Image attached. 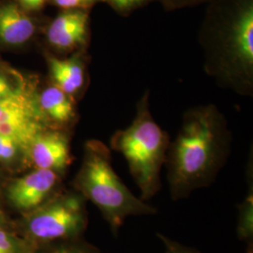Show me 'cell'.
<instances>
[{
  "mask_svg": "<svg viewBox=\"0 0 253 253\" xmlns=\"http://www.w3.org/2000/svg\"><path fill=\"white\" fill-rule=\"evenodd\" d=\"M231 144L227 118L216 105L188 109L164 164L172 199L187 198L210 186L226 164Z\"/></svg>",
  "mask_w": 253,
  "mask_h": 253,
  "instance_id": "6da1fadb",
  "label": "cell"
},
{
  "mask_svg": "<svg viewBox=\"0 0 253 253\" xmlns=\"http://www.w3.org/2000/svg\"><path fill=\"white\" fill-rule=\"evenodd\" d=\"M205 73L217 85L253 95V3L242 0L229 13L208 21L200 32Z\"/></svg>",
  "mask_w": 253,
  "mask_h": 253,
  "instance_id": "7a4b0ae2",
  "label": "cell"
},
{
  "mask_svg": "<svg viewBox=\"0 0 253 253\" xmlns=\"http://www.w3.org/2000/svg\"><path fill=\"white\" fill-rule=\"evenodd\" d=\"M171 143L169 134L156 122L149 109V91L136 106L135 118L126 128L110 139V149L119 152L140 190V198L148 201L162 188L161 172Z\"/></svg>",
  "mask_w": 253,
  "mask_h": 253,
  "instance_id": "3957f363",
  "label": "cell"
},
{
  "mask_svg": "<svg viewBox=\"0 0 253 253\" xmlns=\"http://www.w3.org/2000/svg\"><path fill=\"white\" fill-rule=\"evenodd\" d=\"M76 186L100 210L114 234L126 217L157 213V208L127 189L112 166L110 147L98 140H91L85 145Z\"/></svg>",
  "mask_w": 253,
  "mask_h": 253,
  "instance_id": "277c9868",
  "label": "cell"
},
{
  "mask_svg": "<svg viewBox=\"0 0 253 253\" xmlns=\"http://www.w3.org/2000/svg\"><path fill=\"white\" fill-rule=\"evenodd\" d=\"M85 225L86 214L81 197L67 194L37 209L27 221V231L36 240L49 242L74 237Z\"/></svg>",
  "mask_w": 253,
  "mask_h": 253,
  "instance_id": "5b68a950",
  "label": "cell"
},
{
  "mask_svg": "<svg viewBox=\"0 0 253 253\" xmlns=\"http://www.w3.org/2000/svg\"><path fill=\"white\" fill-rule=\"evenodd\" d=\"M50 45L60 52L84 49L89 40V12L87 9H64L46 30Z\"/></svg>",
  "mask_w": 253,
  "mask_h": 253,
  "instance_id": "8992f818",
  "label": "cell"
},
{
  "mask_svg": "<svg viewBox=\"0 0 253 253\" xmlns=\"http://www.w3.org/2000/svg\"><path fill=\"white\" fill-rule=\"evenodd\" d=\"M27 152L38 169L63 172L70 165L71 148L69 137L61 130L46 128L34 138Z\"/></svg>",
  "mask_w": 253,
  "mask_h": 253,
  "instance_id": "52a82bcc",
  "label": "cell"
},
{
  "mask_svg": "<svg viewBox=\"0 0 253 253\" xmlns=\"http://www.w3.org/2000/svg\"><path fill=\"white\" fill-rule=\"evenodd\" d=\"M58 173L52 170L38 169L14 181L8 190L10 203L18 209L39 208L54 190Z\"/></svg>",
  "mask_w": 253,
  "mask_h": 253,
  "instance_id": "ba28073f",
  "label": "cell"
},
{
  "mask_svg": "<svg viewBox=\"0 0 253 253\" xmlns=\"http://www.w3.org/2000/svg\"><path fill=\"white\" fill-rule=\"evenodd\" d=\"M34 21L14 2L0 4V41L9 45H21L35 33Z\"/></svg>",
  "mask_w": 253,
  "mask_h": 253,
  "instance_id": "9c48e42d",
  "label": "cell"
},
{
  "mask_svg": "<svg viewBox=\"0 0 253 253\" xmlns=\"http://www.w3.org/2000/svg\"><path fill=\"white\" fill-rule=\"evenodd\" d=\"M80 54L70 58H58L48 55L47 63L53 84L70 97L78 95L85 84V67Z\"/></svg>",
  "mask_w": 253,
  "mask_h": 253,
  "instance_id": "30bf717a",
  "label": "cell"
},
{
  "mask_svg": "<svg viewBox=\"0 0 253 253\" xmlns=\"http://www.w3.org/2000/svg\"><path fill=\"white\" fill-rule=\"evenodd\" d=\"M41 122L47 125L38 100L30 92L18 89L14 94L0 100V123Z\"/></svg>",
  "mask_w": 253,
  "mask_h": 253,
  "instance_id": "8fae6325",
  "label": "cell"
},
{
  "mask_svg": "<svg viewBox=\"0 0 253 253\" xmlns=\"http://www.w3.org/2000/svg\"><path fill=\"white\" fill-rule=\"evenodd\" d=\"M37 100L46 122L64 126L75 118L73 98L54 84L42 91Z\"/></svg>",
  "mask_w": 253,
  "mask_h": 253,
  "instance_id": "7c38bea8",
  "label": "cell"
},
{
  "mask_svg": "<svg viewBox=\"0 0 253 253\" xmlns=\"http://www.w3.org/2000/svg\"><path fill=\"white\" fill-rule=\"evenodd\" d=\"M46 128L48 126L41 122L0 123V136L14 140L27 152L34 138Z\"/></svg>",
  "mask_w": 253,
  "mask_h": 253,
  "instance_id": "4fadbf2b",
  "label": "cell"
},
{
  "mask_svg": "<svg viewBox=\"0 0 253 253\" xmlns=\"http://www.w3.org/2000/svg\"><path fill=\"white\" fill-rule=\"evenodd\" d=\"M249 190L244 201L238 208V224L237 236L240 240L252 241L253 236V166L248 170Z\"/></svg>",
  "mask_w": 253,
  "mask_h": 253,
  "instance_id": "5bb4252c",
  "label": "cell"
},
{
  "mask_svg": "<svg viewBox=\"0 0 253 253\" xmlns=\"http://www.w3.org/2000/svg\"><path fill=\"white\" fill-rule=\"evenodd\" d=\"M150 1L153 0H105V2L109 3L113 9L122 15L130 13L132 10L144 6Z\"/></svg>",
  "mask_w": 253,
  "mask_h": 253,
  "instance_id": "9a60e30c",
  "label": "cell"
},
{
  "mask_svg": "<svg viewBox=\"0 0 253 253\" xmlns=\"http://www.w3.org/2000/svg\"><path fill=\"white\" fill-rule=\"evenodd\" d=\"M20 148L22 147L14 140L0 136V161L9 162L13 160Z\"/></svg>",
  "mask_w": 253,
  "mask_h": 253,
  "instance_id": "2e32d148",
  "label": "cell"
},
{
  "mask_svg": "<svg viewBox=\"0 0 253 253\" xmlns=\"http://www.w3.org/2000/svg\"><path fill=\"white\" fill-rule=\"evenodd\" d=\"M158 237L163 243L165 253H200L192 248L172 240L167 235L158 234Z\"/></svg>",
  "mask_w": 253,
  "mask_h": 253,
  "instance_id": "e0dca14e",
  "label": "cell"
},
{
  "mask_svg": "<svg viewBox=\"0 0 253 253\" xmlns=\"http://www.w3.org/2000/svg\"><path fill=\"white\" fill-rule=\"evenodd\" d=\"M54 5L63 9H87L105 0H52Z\"/></svg>",
  "mask_w": 253,
  "mask_h": 253,
  "instance_id": "ac0fdd59",
  "label": "cell"
},
{
  "mask_svg": "<svg viewBox=\"0 0 253 253\" xmlns=\"http://www.w3.org/2000/svg\"><path fill=\"white\" fill-rule=\"evenodd\" d=\"M17 246L10 235L0 230V253H16Z\"/></svg>",
  "mask_w": 253,
  "mask_h": 253,
  "instance_id": "d6986e66",
  "label": "cell"
},
{
  "mask_svg": "<svg viewBox=\"0 0 253 253\" xmlns=\"http://www.w3.org/2000/svg\"><path fill=\"white\" fill-rule=\"evenodd\" d=\"M19 88H14L9 79L0 74V100H4L14 94Z\"/></svg>",
  "mask_w": 253,
  "mask_h": 253,
  "instance_id": "ffe728a7",
  "label": "cell"
},
{
  "mask_svg": "<svg viewBox=\"0 0 253 253\" xmlns=\"http://www.w3.org/2000/svg\"><path fill=\"white\" fill-rule=\"evenodd\" d=\"M47 0H18L19 5L26 11H36L42 9Z\"/></svg>",
  "mask_w": 253,
  "mask_h": 253,
  "instance_id": "44dd1931",
  "label": "cell"
},
{
  "mask_svg": "<svg viewBox=\"0 0 253 253\" xmlns=\"http://www.w3.org/2000/svg\"><path fill=\"white\" fill-rule=\"evenodd\" d=\"M163 1L166 7L171 9H176V8L190 6L192 4H198L200 2L208 1V0H163Z\"/></svg>",
  "mask_w": 253,
  "mask_h": 253,
  "instance_id": "7402d4cb",
  "label": "cell"
},
{
  "mask_svg": "<svg viewBox=\"0 0 253 253\" xmlns=\"http://www.w3.org/2000/svg\"><path fill=\"white\" fill-rule=\"evenodd\" d=\"M48 253H91V252L81 247H64Z\"/></svg>",
  "mask_w": 253,
  "mask_h": 253,
  "instance_id": "603a6c76",
  "label": "cell"
}]
</instances>
